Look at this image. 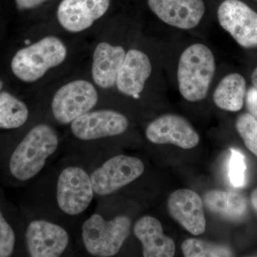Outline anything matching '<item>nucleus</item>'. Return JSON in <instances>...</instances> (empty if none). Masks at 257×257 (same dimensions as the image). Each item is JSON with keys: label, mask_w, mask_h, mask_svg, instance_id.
<instances>
[{"label": "nucleus", "mask_w": 257, "mask_h": 257, "mask_svg": "<svg viewBox=\"0 0 257 257\" xmlns=\"http://www.w3.org/2000/svg\"><path fill=\"white\" fill-rule=\"evenodd\" d=\"M60 147L57 130L41 123L29 130L10 157V174L17 180L28 182L45 169Z\"/></svg>", "instance_id": "nucleus-1"}, {"label": "nucleus", "mask_w": 257, "mask_h": 257, "mask_svg": "<svg viewBox=\"0 0 257 257\" xmlns=\"http://www.w3.org/2000/svg\"><path fill=\"white\" fill-rule=\"evenodd\" d=\"M216 70L215 58L210 49L196 43L187 47L179 58L177 79L181 94L196 102L207 96Z\"/></svg>", "instance_id": "nucleus-2"}, {"label": "nucleus", "mask_w": 257, "mask_h": 257, "mask_svg": "<svg viewBox=\"0 0 257 257\" xmlns=\"http://www.w3.org/2000/svg\"><path fill=\"white\" fill-rule=\"evenodd\" d=\"M131 227V219L128 216L120 215L106 219L96 211L82 223L83 246L90 256H114L130 236Z\"/></svg>", "instance_id": "nucleus-3"}, {"label": "nucleus", "mask_w": 257, "mask_h": 257, "mask_svg": "<svg viewBox=\"0 0 257 257\" xmlns=\"http://www.w3.org/2000/svg\"><path fill=\"white\" fill-rule=\"evenodd\" d=\"M67 55V47L60 39L45 37L17 52L11 62L12 71L23 82H36L49 69L63 63Z\"/></svg>", "instance_id": "nucleus-4"}, {"label": "nucleus", "mask_w": 257, "mask_h": 257, "mask_svg": "<svg viewBox=\"0 0 257 257\" xmlns=\"http://www.w3.org/2000/svg\"><path fill=\"white\" fill-rule=\"evenodd\" d=\"M55 189L59 210L69 217L84 214L95 197L90 173L77 164L65 166L59 172Z\"/></svg>", "instance_id": "nucleus-5"}, {"label": "nucleus", "mask_w": 257, "mask_h": 257, "mask_svg": "<svg viewBox=\"0 0 257 257\" xmlns=\"http://www.w3.org/2000/svg\"><path fill=\"white\" fill-rule=\"evenodd\" d=\"M145 172V165L138 157L119 155L110 157L90 172L94 194L106 197L135 182Z\"/></svg>", "instance_id": "nucleus-6"}, {"label": "nucleus", "mask_w": 257, "mask_h": 257, "mask_svg": "<svg viewBox=\"0 0 257 257\" xmlns=\"http://www.w3.org/2000/svg\"><path fill=\"white\" fill-rule=\"evenodd\" d=\"M98 102L97 91L88 81H72L64 84L52 98V115L61 124H70L74 120L92 110Z\"/></svg>", "instance_id": "nucleus-7"}, {"label": "nucleus", "mask_w": 257, "mask_h": 257, "mask_svg": "<svg viewBox=\"0 0 257 257\" xmlns=\"http://www.w3.org/2000/svg\"><path fill=\"white\" fill-rule=\"evenodd\" d=\"M25 242L30 256L59 257L68 250L71 239L68 231L62 225L37 219L27 226Z\"/></svg>", "instance_id": "nucleus-8"}, {"label": "nucleus", "mask_w": 257, "mask_h": 257, "mask_svg": "<svg viewBox=\"0 0 257 257\" xmlns=\"http://www.w3.org/2000/svg\"><path fill=\"white\" fill-rule=\"evenodd\" d=\"M128 126L124 114L111 109L89 111L70 124L72 136L80 142H94L122 135Z\"/></svg>", "instance_id": "nucleus-9"}, {"label": "nucleus", "mask_w": 257, "mask_h": 257, "mask_svg": "<svg viewBox=\"0 0 257 257\" xmlns=\"http://www.w3.org/2000/svg\"><path fill=\"white\" fill-rule=\"evenodd\" d=\"M217 18L221 28L243 48L257 47V13L240 0H224Z\"/></svg>", "instance_id": "nucleus-10"}, {"label": "nucleus", "mask_w": 257, "mask_h": 257, "mask_svg": "<svg viewBox=\"0 0 257 257\" xmlns=\"http://www.w3.org/2000/svg\"><path fill=\"white\" fill-rule=\"evenodd\" d=\"M146 138L156 145L170 144L189 150L199 143V135L183 116L167 114L157 118L148 124Z\"/></svg>", "instance_id": "nucleus-11"}, {"label": "nucleus", "mask_w": 257, "mask_h": 257, "mask_svg": "<svg viewBox=\"0 0 257 257\" xmlns=\"http://www.w3.org/2000/svg\"><path fill=\"white\" fill-rule=\"evenodd\" d=\"M110 0H62L57 9L61 26L72 33L90 28L107 11Z\"/></svg>", "instance_id": "nucleus-12"}, {"label": "nucleus", "mask_w": 257, "mask_h": 257, "mask_svg": "<svg viewBox=\"0 0 257 257\" xmlns=\"http://www.w3.org/2000/svg\"><path fill=\"white\" fill-rule=\"evenodd\" d=\"M147 3L162 22L182 30L196 28L205 13L203 0H147Z\"/></svg>", "instance_id": "nucleus-13"}, {"label": "nucleus", "mask_w": 257, "mask_h": 257, "mask_svg": "<svg viewBox=\"0 0 257 257\" xmlns=\"http://www.w3.org/2000/svg\"><path fill=\"white\" fill-rule=\"evenodd\" d=\"M170 216L194 236L206 230L204 203L199 194L190 189H182L170 194L167 202Z\"/></svg>", "instance_id": "nucleus-14"}, {"label": "nucleus", "mask_w": 257, "mask_h": 257, "mask_svg": "<svg viewBox=\"0 0 257 257\" xmlns=\"http://www.w3.org/2000/svg\"><path fill=\"white\" fill-rule=\"evenodd\" d=\"M152 71L151 61L148 56L142 51L132 49L126 52L118 72L116 88L124 95L138 97Z\"/></svg>", "instance_id": "nucleus-15"}, {"label": "nucleus", "mask_w": 257, "mask_h": 257, "mask_svg": "<svg viewBox=\"0 0 257 257\" xmlns=\"http://www.w3.org/2000/svg\"><path fill=\"white\" fill-rule=\"evenodd\" d=\"M134 233L143 245L144 256H175V241L164 234L162 224L156 218L150 216L140 218L134 226Z\"/></svg>", "instance_id": "nucleus-16"}, {"label": "nucleus", "mask_w": 257, "mask_h": 257, "mask_svg": "<svg viewBox=\"0 0 257 257\" xmlns=\"http://www.w3.org/2000/svg\"><path fill=\"white\" fill-rule=\"evenodd\" d=\"M124 49L103 42L96 47L93 54L92 78L98 87L110 89L116 85V77L124 62Z\"/></svg>", "instance_id": "nucleus-17"}, {"label": "nucleus", "mask_w": 257, "mask_h": 257, "mask_svg": "<svg viewBox=\"0 0 257 257\" xmlns=\"http://www.w3.org/2000/svg\"><path fill=\"white\" fill-rule=\"evenodd\" d=\"M203 203L211 212L229 219H239L247 209L246 199L239 193L211 190L206 193Z\"/></svg>", "instance_id": "nucleus-18"}, {"label": "nucleus", "mask_w": 257, "mask_h": 257, "mask_svg": "<svg viewBox=\"0 0 257 257\" xmlns=\"http://www.w3.org/2000/svg\"><path fill=\"white\" fill-rule=\"evenodd\" d=\"M246 93V81L243 76L238 73L230 74L218 84L213 99L221 109L238 111L243 107Z\"/></svg>", "instance_id": "nucleus-19"}, {"label": "nucleus", "mask_w": 257, "mask_h": 257, "mask_svg": "<svg viewBox=\"0 0 257 257\" xmlns=\"http://www.w3.org/2000/svg\"><path fill=\"white\" fill-rule=\"evenodd\" d=\"M29 114L24 101L8 92H0V128L21 127L28 121Z\"/></svg>", "instance_id": "nucleus-20"}, {"label": "nucleus", "mask_w": 257, "mask_h": 257, "mask_svg": "<svg viewBox=\"0 0 257 257\" xmlns=\"http://www.w3.org/2000/svg\"><path fill=\"white\" fill-rule=\"evenodd\" d=\"M182 251L186 257L232 256L231 250L226 246L197 239L184 241L182 244Z\"/></svg>", "instance_id": "nucleus-21"}, {"label": "nucleus", "mask_w": 257, "mask_h": 257, "mask_svg": "<svg viewBox=\"0 0 257 257\" xmlns=\"http://www.w3.org/2000/svg\"><path fill=\"white\" fill-rule=\"evenodd\" d=\"M236 128L246 147L257 157V121L248 113L240 115Z\"/></svg>", "instance_id": "nucleus-22"}, {"label": "nucleus", "mask_w": 257, "mask_h": 257, "mask_svg": "<svg viewBox=\"0 0 257 257\" xmlns=\"http://www.w3.org/2000/svg\"><path fill=\"white\" fill-rule=\"evenodd\" d=\"M246 166L245 164L244 157L241 152L236 150H231V156L229 162V182L233 187L241 188L246 184Z\"/></svg>", "instance_id": "nucleus-23"}, {"label": "nucleus", "mask_w": 257, "mask_h": 257, "mask_svg": "<svg viewBox=\"0 0 257 257\" xmlns=\"http://www.w3.org/2000/svg\"><path fill=\"white\" fill-rule=\"evenodd\" d=\"M16 235L0 210V257L11 256L14 252Z\"/></svg>", "instance_id": "nucleus-24"}, {"label": "nucleus", "mask_w": 257, "mask_h": 257, "mask_svg": "<svg viewBox=\"0 0 257 257\" xmlns=\"http://www.w3.org/2000/svg\"><path fill=\"white\" fill-rule=\"evenodd\" d=\"M246 104L248 114L252 116L253 119L257 121V90L255 87L248 89L246 93Z\"/></svg>", "instance_id": "nucleus-25"}, {"label": "nucleus", "mask_w": 257, "mask_h": 257, "mask_svg": "<svg viewBox=\"0 0 257 257\" xmlns=\"http://www.w3.org/2000/svg\"><path fill=\"white\" fill-rule=\"evenodd\" d=\"M47 0H15L17 7L20 10H28L37 8Z\"/></svg>", "instance_id": "nucleus-26"}, {"label": "nucleus", "mask_w": 257, "mask_h": 257, "mask_svg": "<svg viewBox=\"0 0 257 257\" xmlns=\"http://www.w3.org/2000/svg\"><path fill=\"white\" fill-rule=\"evenodd\" d=\"M251 202L252 204L253 209L257 213V188L253 191L251 196Z\"/></svg>", "instance_id": "nucleus-27"}, {"label": "nucleus", "mask_w": 257, "mask_h": 257, "mask_svg": "<svg viewBox=\"0 0 257 257\" xmlns=\"http://www.w3.org/2000/svg\"><path fill=\"white\" fill-rule=\"evenodd\" d=\"M251 82H252L253 87L256 88L257 90V67L251 74Z\"/></svg>", "instance_id": "nucleus-28"}, {"label": "nucleus", "mask_w": 257, "mask_h": 257, "mask_svg": "<svg viewBox=\"0 0 257 257\" xmlns=\"http://www.w3.org/2000/svg\"><path fill=\"white\" fill-rule=\"evenodd\" d=\"M3 81L0 79V92H1L2 89H3Z\"/></svg>", "instance_id": "nucleus-29"}, {"label": "nucleus", "mask_w": 257, "mask_h": 257, "mask_svg": "<svg viewBox=\"0 0 257 257\" xmlns=\"http://www.w3.org/2000/svg\"><path fill=\"white\" fill-rule=\"evenodd\" d=\"M256 1H257V0H256Z\"/></svg>", "instance_id": "nucleus-30"}]
</instances>
